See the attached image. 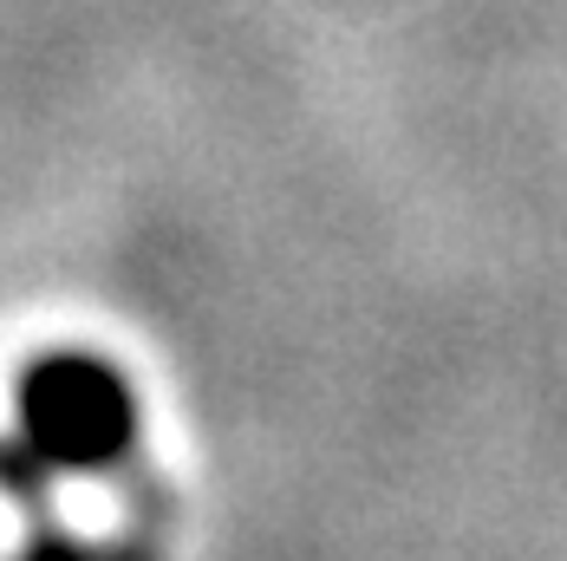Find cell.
<instances>
[{"label":"cell","instance_id":"1","mask_svg":"<svg viewBox=\"0 0 567 561\" xmlns=\"http://www.w3.org/2000/svg\"><path fill=\"white\" fill-rule=\"evenodd\" d=\"M13 431L59 477H112L137 457L144 405L131 379L99 353H40L20 366Z\"/></svg>","mask_w":567,"mask_h":561},{"label":"cell","instance_id":"2","mask_svg":"<svg viewBox=\"0 0 567 561\" xmlns=\"http://www.w3.org/2000/svg\"><path fill=\"white\" fill-rule=\"evenodd\" d=\"M7 561H157V549H151V536H105L99 542V536H72L53 516H40Z\"/></svg>","mask_w":567,"mask_h":561},{"label":"cell","instance_id":"3","mask_svg":"<svg viewBox=\"0 0 567 561\" xmlns=\"http://www.w3.org/2000/svg\"><path fill=\"white\" fill-rule=\"evenodd\" d=\"M53 463H40L33 450L20 445V431L0 438V503H13L20 516H53Z\"/></svg>","mask_w":567,"mask_h":561}]
</instances>
